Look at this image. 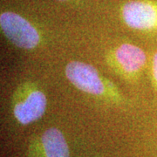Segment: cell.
I'll list each match as a JSON object with an SVG mask.
<instances>
[{"label":"cell","mask_w":157,"mask_h":157,"mask_svg":"<svg viewBox=\"0 0 157 157\" xmlns=\"http://www.w3.org/2000/svg\"><path fill=\"white\" fill-rule=\"evenodd\" d=\"M66 75L78 89L90 94H101L104 85L95 68L84 62L72 61L66 67Z\"/></svg>","instance_id":"3957f363"},{"label":"cell","mask_w":157,"mask_h":157,"mask_svg":"<svg viewBox=\"0 0 157 157\" xmlns=\"http://www.w3.org/2000/svg\"><path fill=\"white\" fill-rule=\"evenodd\" d=\"M57 1H67V0H57Z\"/></svg>","instance_id":"ba28073f"},{"label":"cell","mask_w":157,"mask_h":157,"mask_svg":"<svg viewBox=\"0 0 157 157\" xmlns=\"http://www.w3.org/2000/svg\"><path fill=\"white\" fill-rule=\"evenodd\" d=\"M115 58L125 72H138L146 63V54L140 47L130 44L121 45L115 52Z\"/></svg>","instance_id":"5b68a950"},{"label":"cell","mask_w":157,"mask_h":157,"mask_svg":"<svg viewBox=\"0 0 157 157\" xmlns=\"http://www.w3.org/2000/svg\"><path fill=\"white\" fill-rule=\"evenodd\" d=\"M41 140L46 157H69L67 143L59 129H47L44 132Z\"/></svg>","instance_id":"8992f818"},{"label":"cell","mask_w":157,"mask_h":157,"mask_svg":"<svg viewBox=\"0 0 157 157\" xmlns=\"http://www.w3.org/2000/svg\"><path fill=\"white\" fill-rule=\"evenodd\" d=\"M47 106L45 95L39 90L32 92L24 101L17 103L13 113L17 121L23 125L34 122L45 113Z\"/></svg>","instance_id":"277c9868"},{"label":"cell","mask_w":157,"mask_h":157,"mask_svg":"<svg viewBox=\"0 0 157 157\" xmlns=\"http://www.w3.org/2000/svg\"><path fill=\"white\" fill-rule=\"evenodd\" d=\"M124 22L137 30L157 28V4L147 1H130L122 7Z\"/></svg>","instance_id":"7a4b0ae2"},{"label":"cell","mask_w":157,"mask_h":157,"mask_svg":"<svg viewBox=\"0 0 157 157\" xmlns=\"http://www.w3.org/2000/svg\"><path fill=\"white\" fill-rule=\"evenodd\" d=\"M0 26L13 45L23 49H33L39 45L40 36L37 29L27 19L12 11L0 15Z\"/></svg>","instance_id":"6da1fadb"},{"label":"cell","mask_w":157,"mask_h":157,"mask_svg":"<svg viewBox=\"0 0 157 157\" xmlns=\"http://www.w3.org/2000/svg\"><path fill=\"white\" fill-rule=\"evenodd\" d=\"M153 75L155 80L157 82V52L155 54L153 59Z\"/></svg>","instance_id":"52a82bcc"}]
</instances>
